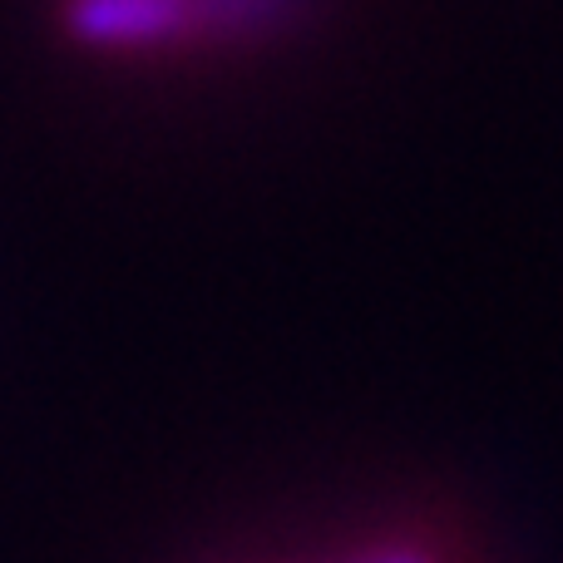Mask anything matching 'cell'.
I'll return each mask as SVG.
<instances>
[{
    "label": "cell",
    "mask_w": 563,
    "mask_h": 563,
    "mask_svg": "<svg viewBox=\"0 0 563 563\" xmlns=\"http://www.w3.org/2000/svg\"><path fill=\"white\" fill-rule=\"evenodd\" d=\"M238 20L243 0H69V30L89 40H174Z\"/></svg>",
    "instance_id": "obj_1"
}]
</instances>
